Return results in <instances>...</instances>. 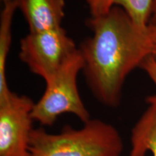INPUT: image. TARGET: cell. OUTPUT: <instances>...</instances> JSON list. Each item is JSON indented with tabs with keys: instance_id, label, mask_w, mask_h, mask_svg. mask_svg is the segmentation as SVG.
<instances>
[{
	"instance_id": "2",
	"label": "cell",
	"mask_w": 156,
	"mask_h": 156,
	"mask_svg": "<svg viewBox=\"0 0 156 156\" xmlns=\"http://www.w3.org/2000/svg\"><path fill=\"white\" fill-rule=\"evenodd\" d=\"M124 143L116 128L101 119L84 123L80 129L69 125L58 134L34 129L30 156H122Z\"/></svg>"
},
{
	"instance_id": "1",
	"label": "cell",
	"mask_w": 156,
	"mask_h": 156,
	"mask_svg": "<svg viewBox=\"0 0 156 156\" xmlns=\"http://www.w3.org/2000/svg\"><path fill=\"white\" fill-rule=\"evenodd\" d=\"M87 23L93 35L79 48L83 71L95 98L115 108L120 103L126 77L151 54L147 26H138L117 6L102 16L90 17Z\"/></svg>"
},
{
	"instance_id": "11",
	"label": "cell",
	"mask_w": 156,
	"mask_h": 156,
	"mask_svg": "<svg viewBox=\"0 0 156 156\" xmlns=\"http://www.w3.org/2000/svg\"><path fill=\"white\" fill-rule=\"evenodd\" d=\"M147 28L151 44V56L156 62V15H152Z\"/></svg>"
},
{
	"instance_id": "8",
	"label": "cell",
	"mask_w": 156,
	"mask_h": 156,
	"mask_svg": "<svg viewBox=\"0 0 156 156\" xmlns=\"http://www.w3.org/2000/svg\"><path fill=\"white\" fill-rule=\"evenodd\" d=\"M148 104L149 107L132 130L129 156H145L147 152L156 156V103Z\"/></svg>"
},
{
	"instance_id": "7",
	"label": "cell",
	"mask_w": 156,
	"mask_h": 156,
	"mask_svg": "<svg viewBox=\"0 0 156 156\" xmlns=\"http://www.w3.org/2000/svg\"><path fill=\"white\" fill-rule=\"evenodd\" d=\"M91 17L106 15L114 7L126 11L136 25L146 28L153 15L154 0H84Z\"/></svg>"
},
{
	"instance_id": "5",
	"label": "cell",
	"mask_w": 156,
	"mask_h": 156,
	"mask_svg": "<svg viewBox=\"0 0 156 156\" xmlns=\"http://www.w3.org/2000/svg\"><path fill=\"white\" fill-rule=\"evenodd\" d=\"M34 104L13 92L0 101V156H30Z\"/></svg>"
},
{
	"instance_id": "6",
	"label": "cell",
	"mask_w": 156,
	"mask_h": 156,
	"mask_svg": "<svg viewBox=\"0 0 156 156\" xmlns=\"http://www.w3.org/2000/svg\"><path fill=\"white\" fill-rule=\"evenodd\" d=\"M27 21L30 32L62 27L64 17V0H15Z\"/></svg>"
},
{
	"instance_id": "3",
	"label": "cell",
	"mask_w": 156,
	"mask_h": 156,
	"mask_svg": "<svg viewBox=\"0 0 156 156\" xmlns=\"http://www.w3.org/2000/svg\"><path fill=\"white\" fill-rule=\"evenodd\" d=\"M83 67V58L78 48L57 73L46 82L44 94L33 108L34 121L50 126L64 114H74L83 124L91 119L77 87V76Z\"/></svg>"
},
{
	"instance_id": "4",
	"label": "cell",
	"mask_w": 156,
	"mask_h": 156,
	"mask_svg": "<svg viewBox=\"0 0 156 156\" xmlns=\"http://www.w3.org/2000/svg\"><path fill=\"white\" fill-rule=\"evenodd\" d=\"M77 50L73 39L59 27L29 33L20 40L19 57L33 73L46 82Z\"/></svg>"
},
{
	"instance_id": "12",
	"label": "cell",
	"mask_w": 156,
	"mask_h": 156,
	"mask_svg": "<svg viewBox=\"0 0 156 156\" xmlns=\"http://www.w3.org/2000/svg\"><path fill=\"white\" fill-rule=\"evenodd\" d=\"M156 15V0H154L153 7V15Z\"/></svg>"
},
{
	"instance_id": "9",
	"label": "cell",
	"mask_w": 156,
	"mask_h": 156,
	"mask_svg": "<svg viewBox=\"0 0 156 156\" xmlns=\"http://www.w3.org/2000/svg\"><path fill=\"white\" fill-rule=\"evenodd\" d=\"M2 3L0 15V101L12 93L6 76L7 56L12 41V23L17 9L15 0H1Z\"/></svg>"
},
{
	"instance_id": "10",
	"label": "cell",
	"mask_w": 156,
	"mask_h": 156,
	"mask_svg": "<svg viewBox=\"0 0 156 156\" xmlns=\"http://www.w3.org/2000/svg\"><path fill=\"white\" fill-rule=\"evenodd\" d=\"M140 67L145 70L147 75L149 76L153 83L155 84L156 87V62L152 56H148L142 62ZM147 103H156V95H151L147 98Z\"/></svg>"
}]
</instances>
